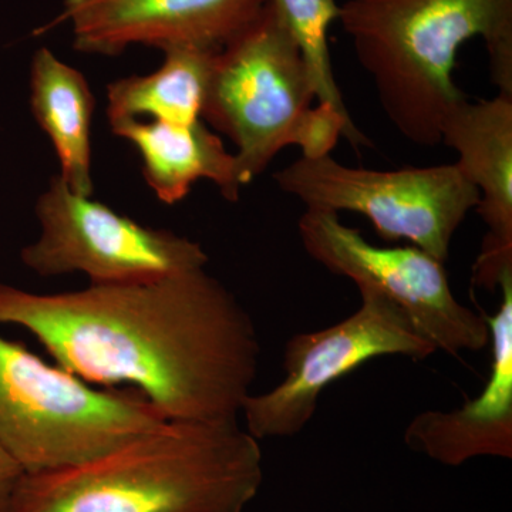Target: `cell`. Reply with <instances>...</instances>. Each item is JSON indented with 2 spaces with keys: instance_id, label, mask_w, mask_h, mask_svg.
Here are the masks:
<instances>
[{
  "instance_id": "cell-1",
  "label": "cell",
  "mask_w": 512,
  "mask_h": 512,
  "mask_svg": "<svg viewBox=\"0 0 512 512\" xmlns=\"http://www.w3.org/2000/svg\"><path fill=\"white\" fill-rule=\"evenodd\" d=\"M0 323L84 382L128 384L167 420L238 419L261 355L251 315L205 269L62 293L0 284Z\"/></svg>"
},
{
  "instance_id": "cell-2",
  "label": "cell",
  "mask_w": 512,
  "mask_h": 512,
  "mask_svg": "<svg viewBox=\"0 0 512 512\" xmlns=\"http://www.w3.org/2000/svg\"><path fill=\"white\" fill-rule=\"evenodd\" d=\"M262 483L238 419L165 420L80 466L23 474L12 512H244Z\"/></svg>"
},
{
  "instance_id": "cell-3",
  "label": "cell",
  "mask_w": 512,
  "mask_h": 512,
  "mask_svg": "<svg viewBox=\"0 0 512 512\" xmlns=\"http://www.w3.org/2000/svg\"><path fill=\"white\" fill-rule=\"evenodd\" d=\"M338 20L384 114L410 143H441L444 120L467 99L453 72L474 37L485 42L498 94L512 99V0H346Z\"/></svg>"
},
{
  "instance_id": "cell-4",
  "label": "cell",
  "mask_w": 512,
  "mask_h": 512,
  "mask_svg": "<svg viewBox=\"0 0 512 512\" xmlns=\"http://www.w3.org/2000/svg\"><path fill=\"white\" fill-rule=\"evenodd\" d=\"M308 67L275 9L266 2L254 22L215 57L201 119L237 147L242 187L264 173L284 148L329 156L340 137L369 146L365 134L316 103Z\"/></svg>"
},
{
  "instance_id": "cell-5",
  "label": "cell",
  "mask_w": 512,
  "mask_h": 512,
  "mask_svg": "<svg viewBox=\"0 0 512 512\" xmlns=\"http://www.w3.org/2000/svg\"><path fill=\"white\" fill-rule=\"evenodd\" d=\"M165 420L138 390L96 389L0 335V447L26 474L80 466Z\"/></svg>"
},
{
  "instance_id": "cell-6",
  "label": "cell",
  "mask_w": 512,
  "mask_h": 512,
  "mask_svg": "<svg viewBox=\"0 0 512 512\" xmlns=\"http://www.w3.org/2000/svg\"><path fill=\"white\" fill-rule=\"evenodd\" d=\"M285 194L306 210L356 212L384 241L409 239L444 264L451 241L480 194L456 163L377 171L353 168L332 157H301L274 175Z\"/></svg>"
},
{
  "instance_id": "cell-7",
  "label": "cell",
  "mask_w": 512,
  "mask_h": 512,
  "mask_svg": "<svg viewBox=\"0 0 512 512\" xmlns=\"http://www.w3.org/2000/svg\"><path fill=\"white\" fill-rule=\"evenodd\" d=\"M40 235L20 251L39 276L83 274L92 285L158 281L205 269L198 242L168 229L147 227L83 197L56 175L36 201Z\"/></svg>"
},
{
  "instance_id": "cell-8",
  "label": "cell",
  "mask_w": 512,
  "mask_h": 512,
  "mask_svg": "<svg viewBox=\"0 0 512 512\" xmlns=\"http://www.w3.org/2000/svg\"><path fill=\"white\" fill-rule=\"evenodd\" d=\"M357 289L362 303L355 313L329 328L293 335L285 346L284 380L269 392L249 394L241 413L256 440L298 436L315 416L320 394L369 360H424L437 353L386 296Z\"/></svg>"
},
{
  "instance_id": "cell-9",
  "label": "cell",
  "mask_w": 512,
  "mask_h": 512,
  "mask_svg": "<svg viewBox=\"0 0 512 512\" xmlns=\"http://www.w3.org/2000/svg\"><path fill=\"white\" fill-rule=\"evenodd\" d=\"M305 251L330 274L386 296L437 352L457 356L490 345L483 313L457 301L444 264L417 247L370 244L339 214L306 210L298 224Z\"/></svg>"
},
{
  "instance_id": "cell-10",
  "label": "cell",
  "mask_w": 512,
  "mask_h": 512,
  "mask_svg": "<svg viewBox=\"0 0 512 512\" xmlns=\"http://www.w3.org/2000/svg\"><path fill=\"white\" fill-rule=\"evenodd\" d=\"M266 0H64L46 30L69 25L73 47L119 56L131 46L221 50L254 22Z\"/></svg>"
},
{
  "instance_id": "cell-11",
  "label": "cell",
  "mask_w": 512,
  "mask_h": 512,
  "mask_svg": "<svg viewBox=\"0 0 512 512\" xmlns=\"http://www.w3.org/2000/svg\"><path fill=\"white\" fill-rule=\"evenodd\" d=\"M441 143L456 151L457 167L480 194L487 227L473 284L494 291L512 274V99L463 100L444 120Z\"/></svg>"
},
{
  "instance_id": "cell-12",
  "label": "cell",
  "mask_w": 512,
  "mask_h": 512,
  "mask_svg": "<svg viewBox=\"0 0 512 512\" xmlns=\"http://www.w3.org/2000/svg\"><path fill=\"white\" fill-rule=\"evenodd\" d=\"M497 313L484 315L490 329L487 383L458 409L426 410L404 430L410 450L447 467L480 457L512 458V274L501 279Z\"/></svg>"
},
{
  "instance_id": "cell-13",
  "label": "cell",
  "mask_w": 512,
  "mask_h": 512,
  "mask_svg": "<svg viewBox=\"0 0 512 512\" xmlns=\"http://www.w3.org/2000/svg\"><path fill=\"white\" fill-rule=\"evenodd\" d=\"M110 127L136 148L144 180L164 204L184 200L200 180L217 185L225 200L238 201L242 185L235 156L204 121L126 120Z\"/></svg>"
},
{
  "instance_id": "cell-14",
  "label": "cell",
  "mask_w": 512,
  "mask_h": 512,
  "mask_svg": "<svg viewBox=\"0 0 512 512\" xmlns=\"http://www.w3.org/2000/svg\"><path fill=\"white\" fill-rule=\"evenodd\" d=\"M30 107L60 164L59 177L83 197H93L92 121L96 99L86 77L40 47L30 63Z\"/></svg>"
},
{
  "instance_id": "cell-15",
  "label": "cell",
  "mask_w": 512,
  "mask_h": 512,
  "mask_svg": "<svg viewBox=\"0 0 512 512\" xmlns=\"http://www.w3.org/2000/svg\"><path fill=\"white\" fill-rule=\"evenodd\" d=\"M218 52L171 47L164 50V62L153 73L114 80L107 87L110 126L126 120H201Z\"/></svg>"
},
{
  "instance_id": "cell-16",
  "label": "cell",
  "mask_w": 512,
  "mask_h": 512,
  "mask_svg": "<svg viewBox=\"0 0 512 512\" xmlns=\"http://www.w3.org/2000/svg\"><path fill=\"white\" fill-rule=\"evenodd\" d=\"M266 2L278 13L301 50L315 90L316 103L330 107L348 123L355 124L340 94L330 62L329 29L332 23L339 19V6L335 0Z\"/></svg>"
},
{
  "instance_id": "cell-17",
  "label": "cell",
  "mask_w": 512,
  "mask_h": 512,
  "mask_svg": "<svg viewBox=\"0 0 512 512\" xmlns=\"http://www.w3.org/2000/svg\"><path fill=\"white\" fill-rule=\"evenodd\" d=\"M25 471L0 447V512H12L13 500Z\"/></svg>"
}]
</instances>
